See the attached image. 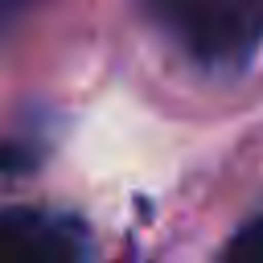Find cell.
Here are the masks:
<instances>
[{"instance_id":"obj_1","label":"cell","mask_w":263,"mask_h":263,"mask_svg":"<svg viewBox=\"0 0 263 263\" xmlns=\"http://www.w3.org/2000/svg\"><path fill=\"white\" fill-rule=\"evenodd\" d=\"M193 58L210 66H238L263 41V0H144Z\"/></svg>"},{"instance_id":"obj_3","label":"cell","mask_w":263,"mask_h":263,"mask_svg":"<svg viewBox=\"0 0 263 263\" xmlns=\"http://www.w3.org/2000/svg\"><path fill=\"white\" fill-rule=\"evenodd\" d=\"M226 255L247 259V263H263V218H251L226 247Z\"/></svg>"},{"instance_id":"obj_4","label":"cell","mask_w":263,"mask_h":263,"mask_svg":"<svg viewBox=\"0 0 263 263\" xmlns=\"http://www.w3.org/2000/svg\"><path fill=\"white\" fill-rule=\"evenodd\" d=\"M41 0H0V33H8V29H16L33 8H37Z\"/></svg>"},{"instance_id":"obj_2","label":"cell","mask_w":263,"mask_h":263,"mask_svg":"<svg viewBox=\"0 0 263 263\" xmlns=\"http://www.w3.org/2000/svg\"><path fill=\"white\" fill-rule=\"evenodd\" d=\"M82 251V230L58 214H0V259H70Z\"/></svg>"}]
</instances>
